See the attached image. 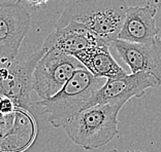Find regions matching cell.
Wrapping results in <instances>:
<instances>
[{"label":"cell","mask_w":161,"mask_h":152,"mask_svg":"<svg viewBox=\"0 0 161 152\" xmlns=\"http://www.w3.org/2000/svg\"><path fill=\"white\" fill-rule=\"evenodd\" d=\"M22 1H24V0H14V2H17V3H22ZM26 1L29 3V5H30L31 2L33 1V0H26Z\"/></svg>","instance_id":"e0dca14e"},{"label":"cell","mask_w":161,"mask_h":152,"mask_svg":"<svg viewBox=\"0 0 161 152\" xmlns=\"http://www.w3.org/2000/svg\"><path fill=\"white\" fill-rule=\"evenodd\" d=\"M158 9L151 5L128 7L118 39L133 43H147L158 37L156 25Z\"/></svg>","instance_id":"30bf717a"},{"label":"cell","mask_w":161,"mask_h":152,"mask_svg":"<svg viewBox=\"0 0 161 152\" xmlns=\"http://www.w3.org/2000/svg\"><path fill=\"white\" fill-rule=\"evenodd\" d=\"M148 3V5H151L155 8H160L161 7V0H145Z\"/></svg>","instance_id":"9a60e30c"},{"label":"cell","mask_w":161,"mask_h":152,"mask_svg":"<svg viewBox=\"0 0 161 152\" xmlns=\"http://www.w3.org/2000/svg\"><path fill=\"white\" fill-rule=\"evenodd\" d=\"M97 78H119L127 73L112 56L108 46H97L75 56Z\"/></svg>","instance_id":"8fae6325"},{"label":"cell","mask_w":161,"mask_h":152,"mask_svg":"<svg viewBox=\"0 0 161 152\" xmlns=\"http://www.w3.org/2000/svg\"><path fill=\"white\" fill-rule=\"evenodd\" d=\"M46 53V49L40 48L26 60L1 64L0 94L1 97L9 98L17 108L28 111L31 107L34 71L36 65Z\"/></svg>","instance_id":"5b68a950"},{"label":"cell","mask_w":161,"mask_h":152,"mask_svg":"<svg viewBox=\"0 0 161 152\" xmlns=\"http://www.w3.org/2000/svg\"><path fill=\"white\" fill-rule=\"evenodd\" d=\"M97 46H109V44L82 25L72 22L63 28L55 29L43 41L42 48L47 52L57 49L75 57L76 53Z\"/></svg>","instance_id":"9c48e42d"},{"label":"cell","mask_w":161,"mask_h":152,"mask_svg":"<svg viewBox=\"0 0 161 152\" xmlns=\"http://www.w3.org/2000/svg\"><path fill=\"white\" fill-rule=\"evenodd\" d=\"M131 73L146 72L161 82V38L147 43H133L117 39L112 43Z\"/></svg>","instance_id":"ba28073f"},{"label":"cell","mask_w":161,"mask_h":152,"mask_svg":"<svg viewBox=\"0 0 161 152\" xmlns=\"http://www.w3.org/2000/svg\"><path fill=\"white\" fill-rule=\"evenodd\" d=\"M17 110V107L14 103L9 98L6 97H1V114H8V113H13Z\"/></svg>","instance_id":"4fadbf2b"},{"label":"cell","mask_w":161,"mask_h":152,"mask_svg":"<svg viewBox=\"0 0 161 152\" xmlns=\"http://www.w3.org/2000/svg\"><path fill=\"white\" fill-rule=\"evenodd\" d=\"M31 25L29 10L22 3L3 2L0 5V63L14 61Z\"/></svg>","instance_id":"8992f818"},{"label":"cell","mask_w":161,"mask_h":152,"mask_svg":"<svg viewBox=\"0 0 161 152\" xmlns=\"http://www.w3.org/2000/svg\"><path fill=\"white\" fill-rule=\"evenodd\" d=\"M127 9L125 0H75L66 4L55 29L74 22L112 45L119 37Z\"/></svg>","instance_id":"6da1fadb"},{"label":"cell","mask_w":161,"mask_h":152,"mask_svg":"<svg viewBox=\"0 0 161 152\" xmlns=\"http://www.w3.org/2000/svg\"><path fill=\"white\" fill-rule=\"evenodd\" d=\"M83 67L85 66L74 56L57 49L47 50L36 65L33 90L42 100L52 98Z\"/></svg>","instance_id":"277c9868"},{"label":"cell","mask_w":161,"mask_h":152,"mask_svg":"<svg viewBox=\"0 0 161 152\" xmlns=\"http://www.w3.org/2000/svg\"><path fill=\"white\" fill-rule=\"evenodd\" d=\"M36 135L34 119L28 111L17 108L12 129L1 138V152H21L33 143Z\"/></svg>","instance_id":"7c38bea8"},{"label":"cell","mask_w":161,"mask_h":152,"mask_svg":"<svg viewBox=\"0 0 161 152\" xmlns=\"http://www.w3.org/2000/svg\"><path fill=\"white\" fill-rule=\"evenodd\" d=\"M108 152H120L118 150H111V151H108ZM124 152H146V151H141V150H126V151H124Z\"/></svg>","instance_id":"2e32d148"},{"label":"cell","mask_w":161,"mask_h":152,"mask_svg":"<svg viewBox=\"0 0 161 152\" xmlns=\"http://www.w3.org/2000/svg\"><path fill=\"white\" fill-rule=\"evenodd\" d=\"M160 85L161 82L158 79L146 72L107 79L104 84L95 92L87 108L98 104L125 105L131 99L142 98L148 89H156Z\"/></svg>","instance_id":"52a82bcc"},{"label":"cell","mask_w":161,"mask_h":152,"mask_svg":"<svg viewBox=\"0 0 161 152\" xmlns=\"http://www.w3.org/2000/svg\"><path fill=\"white\" fill-rule=\"evenodd\" d=\"M47 1H50V0H33L30 5L32 7H40V6L46 5Z\"/></svg>","instance_id":"5bb4252c"},{"label":"cell","mask_w":161,"mask_h":152,"mask_svg":"<svg viewBox=\"0 0 161 152\" xmlns=\"http://www.w3.org/2000/svg\"><path fill=\"white\" fill-rule=\"evenodd\" d=\"M100 78H97L83 67L75 71L58 94L47 100L38 101L42 114H47V120L54 128L65 126L72 117L86 109L91 98L99 89Z\"/></svg>","instance_id":"3957f363"},{"label":"cell","mask_w":161,"mask_h":152,"mask_svg":"<svg viewBox=\"0 0 161 152\" xmlns=\"http://www.w3.org/2000/svg\"><path fill=\"white\" fill-rule=\"evenodd\" d=\"M124 105L98 104L88 107L64 126L68 138L85 150L107 145L118 135V115Z\"/></svg>","instance_id":"7a4b0ae2"},{"label":"cell","mask_w":161,"mask_h":152,"mask_svg":"<svg viewBox=\"0 0 161 152\" xmlns=\"http://www.w3.org/2000/svg\"><path fill=\"white\" fill-rule=\"evenodd\" d=\"M2 2H5V0H1V3ZM7 2H14V0H8Z\"/></svg>","instance_id":"ac0fdd59"}]
</instances>
